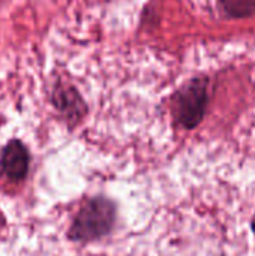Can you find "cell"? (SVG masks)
Listing matches in <instances>:
<instances>
[{
  "mask_svg": "<svg viewBox=\"0 0 255 256\" xmlns=\"http://www.w3.org/2000/svg\"><path fill=\"white\" fill-rule=\"evenodd\" d=\"M116 218L114 204L105 198L89 200L78 212L69 230L74 242H92L104 237L113 228Z\"/></svg>",
  "mask_w": 255,
  "mask_h": 256,
  "instance_id": "cell-1",
  "label": "cell"
},
{
  "mask_svg": "<svg viewBox=\"0 0 255 256\" xmlns=\"http://www.w3.org/2000/svg\"><path fill=\"white\" fill-rule=\"evenodd\" d=\"M207 106V80L200 76L188 81L173 98V116L185 129L195 128Z\"/></svg>",
  "mask_w": 255,
  "mask_h": 256,
  "instance_id": "cell-2",
  "label": "cell"
},
{
  "mask_svg": "<svg viewBox=\"0 0 255 256\" xmlns=\"http://www.w3.org/2000/svg\"><path fill=\"white\" fill-rule=\"evenodd\" d=\"M0 165L3 174L9 180H23L29 170V153L26 147L20 141H11L2 153Z\"/></svg>",
  "mask_w": 255,
  "mask_h": 256,
  "instance_id": "cell-3",
  "label": "cell"
},
{
  "mask_svg": "<svg viewBox=\"0 0 255 256\" xmlns=\"http://www.w3.org/2000/svg\"><path fill=\"white\" fill-rule=\"evenodd\" d=\"M219 4L233 18L248 16L255 12V0H219Z\"/></svg>",
  "mask_w": 255,
  "mask_h": 256,
  "instance_id": "cell-4",
  "label": "cell"
},
{
  "mask_svg": "<svg viewBox=\"0 0 255 256\" xmlns=\"http://www.w3.org/2000/svg\"><path fill=\"white\" fill-rule=\"evenodd\" d=\"M252 230H254V232H255V216H254V220H252Z\"/></svg>",
  "mask_w": 255,
  "mask_h": 256,
  "instance_id": "cell-5",
  "label": "cell"
},
{
  "mask_svg": "<svg viewBox=\"0 0 255 256\" xmlns=\"http://www.w3.org/2000/svg\"><path fill=\"white\" fill-rule=\"evenodd\" d=\"M0 224H2V216H0Z\"/></svg>",
  "mask_w": 255,
  "mask_h": 256,
  "instance_id": "cell-6",
  "label": "cell"
}]
</instances>
